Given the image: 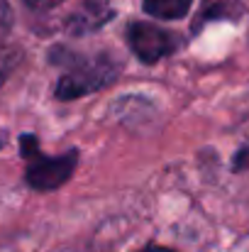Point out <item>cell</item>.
I'll return each instance as SVG.
<instances>
[{
	"mask_svg": "<svg viewBox=\"0 0 249 252\" xmlns=\"http://www.w3.org/2000/svg\"><path fill=\"white\" fill-rule=\"evenodd\" d=\"M0 147H2V140H0Z\"/></svg>",
	"mask_w": 249,
	"mask_h": 252,
	"instance_id": "9c48e42d",
	"label": "cell"
},
{
	"mask_svg": "<svg viewBox=\"0 0 249 252\" xmlns=\"http://www.w3.org/2000/svg\"><path fill=\"white\" fill-rule=\"evenodd\" d=\"M10 22H12V15H10V5L7 0H0V37L10 30Z\"/></svg>",
	"mask_w": 249,
	"mask_h": 252,
	"instance_id": "5b68a950",
	"label": "cell"
},
{
	"mask_svg": "<svg viewBox=\"0 0 249 252\" xmlns=\"http://www.w3.org/2000/svg\"><path fill=\"white\" fill-rule=\"evenodd\" d=\"M144 10L159 20H181L188 10L193 0H142Z\"/></svg>",
	"mask_w": 249,
	"mask_h": 252,
	"instance_id": "277c9868",
	"label": "cell"
},
{
	"mask_svg": "<svg viewBox=\"0 0 249 252\" xmlns=\"http://www.w3.org/2000/svg\"><path fill=\"white\" fill-rule=\"evenodd\" d=\"M61 2L64 0H25V5L32 7V10H49V7H56Z\"/></svg>",
	"mask_w": 249,
	"mask_h": 252,
	"instance_id": "8992f818",
	"label": "cell"
},
{
	"mask_svg": "<svg viewBox=\"0 0 249 252\" xmlns=\"http://www.w3.org/2000/svg\"><path fill=\"white\" fill-rule=\"evenodd\" d=\"M242 157H249V147H247V150H242V152H240V159H242Z\"/></svg>",
	"mask_w": 249,
	"mask_h": 252,
	"instance_id": "ba28073f",
	"label": "cell"
},
{
	"mask_svg": "<svg viewBox=\"0 0 249 252\" xmlns=\"http://www.w3.org/2000/svg\"><path fill=\"white\" fill-rule=\"evenodd\" d=\"M22 157L27 159V184L37 191H54L66 184L79 162V152L74 150L61 157H44L34 135L22 137Z\"/></svg>",
	"mask_w": 249,
	"mask_h": 252,
	"instance_id": "6da1fadb",
	"label": "cell"
},
{
	"mask_svg": "<svg viewBox=\"0 0 249 252\" xmlns=\"http://www.w3.org/2000/svg\"><path fill=\"white\" fill-rule=\"evenodd\" d=\"M139 252H173V250H168V248H162V245H147L144 250H139Z\"/></svg>",
	"mask_w": 249,
	"mask_h": 252,
	"instance_id": "52a82bcc",
	"label": "cell"
},
{
	"mask_svg": "<svg viewBox=\"0 0 249 252\" xmlns=\"http://www.w3.org/2000/svg\"><path fill=\"white\" fill-rule=\"evenodd\" d=\"M127 42H130L135 57L139 62H144V64H157L159 59L173 54L176 47H178V39L171 32H166V30L157 27V25H149V22L130 25Z\"/></svg>",
	"mask_w": 249,
	"mask_h": 252,
	"instance_id": "3957f363",
	"label": "cell"
},
{
	"mask_svg": "<svg viewBox=\"0 0 249 252\" xmlns=\"http://www.w3.org/2000/svg\"><path fill=\"white\" fill-rule=\"evenodd\" d=\"M115 76H117V66L108 59H95V62L81 64L61 76V81L56 84V98H61V100L81 98L85 93H93V91L108 86Z\"/></svg>",
	"mask_w": 249,
	"mask_h": 252,
	"instance_id": "7a4b0ae2",
	"label": "cell"
}]
</instances>
